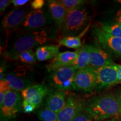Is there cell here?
Listing matches in <instances>:
<instances>
[{
	"label": "cell",
	"mask_w": 121,
	"mask_h": 121,
	"mask_svg": "<svg viewBox=\"0 0 121 121\" xmlns=\"http://www.w3.org/2000/svg\"><path fill=\"white\" fill-rule=\"evenodd\" d=\"M84 110L95 121L114 118L121 114L120 107L114 94H107L92 98L84 103Z\"/></svg>",
	"instance_id": "6da1fadb"
},
{
	"label": "cell",
	"mask_w": 121,
	"mask_h": 121,
	"mask_svg": "<svg viewBox=\"0 0 121 121\" xmlns=\"http://www.w3.org/2000/svg\"><path fill=\"white\" fill-rule=\"evenodd\" d=\"M47 33L44 30L30 31L20 35L14 43L4 53V57L10 60H16L20 54L37 47L41 46L49 40Z\"/></svg>",
	"instance_id": "7a4b0ae2"
},
{
	"label": "cell",
	"mask_w": 121,
	"mask_h": 121,
	"mask_svg": "<svg viewBox=\"0 0 121 121\" xmlns=\"http://www.w3.org/2000/svg\"><path fill=\"white\" fill-rule=\"evenodd\" d=\"M87 10L82 6L67 10V15L61 28L62 37L79 35L89 25Z\"/></svg>",
	"instance_id": "3957f363"
},
{
	"label": "cell",
	"mask_w": 121,
	"mask_h": 121,
	"mask_svg": "<svg viewBox=\"0 0 121 121\" xmlns=\"http://www.w3.org/2000/svg\"><path fill=\"white\" fill-rule=\"evenodd\" d=\"M53 19L49 12L45 10H32L29 12L22 25V29L25 32L40 31L53 22Z\"/></svg>",
	"instance_id": "277c9868"
},
{
	"label": "cell",
	"mask_w": 121,
	"mask_h": 121,
	"mask_svg": "<svg viewBox=\"0 0 121 121\" xmlns=\"http://www.w3.org/2000/svg\"><path fill=\"white\" fill-rule=\"evenodd\" d=\"M22 98L19 92L13 90L7 92L4 102L0 106L1 121H9L16 117L22 106Z\"/></svg>",
	"instance_id": "5b68a950"
},
{
	"label": "cell",
	"mask_w": 121,
	"mask_h": 121,
	"mask_svg": "<svg viewBox=\"0 0 121 121\" xmlns=\"http://www.w3.org/2000/svg\"><path fill=\"white\" fill-rule=\"evenodd\" d=\"M77 69L72 66L60 68L52 72L50 83L56 90L65 91L74 89L73 78Z\"/></svg>",
	"instance_id": "8992f818"
},
{
	"label": "cell",
	"mask_w": 121,
	"mask_h": 121,
	"mask_svg": "<svg viewBox=\"0 0 121 121\" xmlns=\"http://www.w3.org/2000/svg\"><path fill=\"white\" fill-rule=\"evenodd\" d=\"M119 65H106L94 69L96 76V90H102L117 84Z\"/></svg>",
	"instance_id": "52a82bcc"
},
{
	"label": "cell",
	"mask_w": 121,
	"mask_h": 121,
	"mask_svg": "<svg viewBox=\"0 0 121 121\" xmlns=\"http://www.w3.org/2000/svg\"><path fill=\"white\" fill-rule=\"evenodd\" d=\"M74 90L90 92L96 89L94 69L90 66L78 69L73 78Z\"/></svg>",
	"instance_id": "ba28073f"
},
{
	"label": "cell",
	"mask_w": 121,
	"mask_h": 121,
	"mask_svg": "<svg viewBox=\"0 0 121 121\" xmlns=\"http://www.w3.org/2000/svg\"><path fill=\"white\" fill-rule=\"evenodd\" d=\"M93 33L99 46L117 58H121V38L112 37L101 28L94 29Z\"/></svg>",
	"instance_id": "9c48e42d"
},
{
	"label": "cell",
	"mask_w": 121,
	"mask_h": 121,
	"mask_svg": "<svg viewBox=\"0 0 121 121\" xmlns=\"http://www.w3.org/2000/svg\"><path fill=\"white\" fill-rule=\"evenodd\" d=\"M28 12L24 8H16L10 11L2 20V26L6 34L20 28L23 24Z\"/></svg>",
	"instance_id": "30bf717a"
},
{
	"label": "cell",
	"mask_w": 121,
	"mask_h": 121,
	"mask_svg": "<svg viewBox=\"0 0 121 121\" xmlns=\"http://www.w3.org/2000/svg\"><path fill=\"white\" fill-rule=\"evenodd\" d=\"M88 47L90 53L89 66L96 69L114 63L109 53L99 45H88Z\"/></svg>",
	"instance_id": "8fae6325"
},
{
	"label": "cell",
	"mask_w": 121,
	"mask_h": 121,
	"mask_svg": "<svg viewBox=\"0 0 121 121\" xmlns=\"http://www.w3.org/2000/svg\"><path fill=\"white\" fill-rule=\"evenodd\" d=\"M84 108V103L74 96L69 95L62 109L57 113L58 121H72L80 110Z\"/></svg>",
	"instance_id": "7c38bea8"
},
{
	"label": "cell",
	"mask_w": 121,
	"mask_h": 121,
	"mask_svg": "<svg viewBox=\"0 0 121 121\" xmlns=\"http://www.w3.org/2000/svg\"><path fill=\"white\" fill-rule=\"evenodd\" d=\"M48 89L46 86L43 84L33 85L25 90H22L21 95L23 99L38 108L41 105L44 98L48 93Z\"/></svg>",
	"instance_id": "4fadbf2b"
},
{
	"label": "cell",
	"mask_w": 121,
	"mask_h": 121,
	"mask_svg": "<svg viewBox=\"0 0 121 121\" xmlns=\"http://www.w3.org/2000/svg\"><path fill=\"white\" fill-rule=\"evenodd\" d=\"M78 56V51L60 52L47 66L48 72H53L60 68L71 66Z\"/></svg>",
	"instance_id": "5bb4252c"
},
{
	"label": "cell",
	"mask_w": 121,
	"mask_h": 121,
	"mask_svg": "<svg viewBox=\"0 0 121 121\" xmlns=\"http://www.w3.org/2000/svg\"><path fill=\"white\" fill-rule=\"evenodd\" d=\"M66 93L65 91L56 90L48 95L45 100L44 108L58 113L66 105Z\"/></svg>",
	"instance_id": "9a60e30c"
},
{
	"label": "cell",
	"mask_w": 121,
	"mask_h": 121,
	"mask_svg": "<svg viewBox=\"0 0 121 121\" xmlns=\"http://www.w3.org/2000/svg\"><path fill=\"white\" fill-rule=\"evenodd\" d=\"M48 9L53 20L57 28L61 29L67 15V10L62 4L59 0L48 1Z\"/></svg>",
	"instance_id": "2e32d148"
},
{
	"label": "cell",
	"mask_w": 121,
	"mask_h": 121,
	"mask_svg": "<svg viewBox=\"0 0 121 121\" xmlns=\"http://www.w3.org/2000/svg\"><path fill=\"white\" fill-rule=\"evenodd\" d=\"M60 45H47L38 47L35 51V56L40 62L53 60L60 53Z\"/></svg>",
	"instance_id": "e0dca14e"
},
{
	"label": "cell",
	"mask_w": 121,
	"mask_h": 121,
	"mask_svg": "<svg viewBox=\"0 0 121 121\" xmlns=\"http://www.w3.org/2000/svg\"><path fill=\"white\" fill-rule=\"evenodd\" d=\"M90 26V23L87 25V26L81 32L79 35L76 36H69V37H62L59 40V45H63L66 47L72 49H79L82 47L81 43V38L84 37V35L88 31Z\"/></svg>",
	"instance_id": "ac0fdd59"
},
{
	"label": "cell",
	"mask_w": 121,
	"mask_h": 121,
	"mask_svg": "<svg viewBox=\"0 0 121 121\" xmlns=\"http://www.w3.org/2000/svg\"><path fill=\"white\" fill-rule=\"evenodd\" d=\"M4 78L8 81L11 90L17 92H22L32 85V82L30 80L20 78L13 73L7 74Z\"/></svg>",
	"instance_id": "d6986e66"
},
{
	"label": "cell",
	"mask_w": 121,
	"mask_h": 121,
	"mask_svg": "<svg viewBox=\"0 0 121 121\" xmlns=\"http://www.w3.org/2000/svg\"><path fill=\"white\" fill-rule=\"evenodd\" d=\"M78 57L71 65L75 67L77 70L89 66L90 63V53L88 45L82 46L78 49Z\"/></svg>",
	"instance_id": "ffe728a7"
},
{
	"label": "cell",
	"mask_w": 121,
	"mask_h": 121,
	"mask_svg": "<svg viewBox=\"0 0 121 121\" xmlns=\"http://www.w3.org/2000/svg\"><path fill=\"white\" fill-rule=\"evenodd\" d=\"M101 29L104 32L114 37L121 38V26L118 23L104 24Z\"/></svg>",
	"instance_id": "44dd1931"
},
{
	"label": "cell",
	"mask_w": 121,
	"mask_h": 121,
	"mask_svg": "<svg viewBox=\"0 0 121 121\" xmlns=\"http://www.w3.org/2000/svg\"><path fill=\"white\" fill-rule=\"evenodd\" d=\"M37 116L40 121H58L57 113L45 108L39 110Z\"/></svg>",
	"instance_id": "7402d4cb"
},
{
	"label": "cell",
	"mask_w": 121,
	"mask_h": 121,
	"mask_svg": "<svg viewBox=\"0 0 121 121\" xmlns=\"http://www.w3.org/2000/svg\"><path fill=\"white\" fill-rule=\"evenodd\" d=\"M17 60L27 64H34L36 62L37 59L33 49H30L17 56L16 60Z\"/></svg>",
	"instance_id": "603a6c76"
},
{
	"label": "cell",
	"mask_w": 121,
	"mask_h": 121,
	"mask_svg": "<svg viewBox=\"0 0 121 121\" xmlns=\"http://www.w3.org/2000/svg\"><path fill=\"white\" fill-rule=\"evenodd\" d=\"M60 2L67 10L82 6L86 2L83 0H59Z\"/></svg>",
	"instance_id": "cb8c5ba5"
},
{
	"label": "cell",
	"mask_w": 121,
	"mask_h": 121,
	"mask_svg": "<svg viewBox=\"0 0 121 121\" xmlns=\"http://www.w3.org/2000/svg\"><path fill=\"white\" fill-rule=\"evenodd\" d=\"M11 90L8 81L5 78L0 81V106L4 102L6 94L9 90Z\"/></svg>",
	"instance_id": "d4e9b609"
},
{
	"label": "cell",
	"mask_w": 121,
	"mask_h": 121,
	"mask_svg": "<svg viewBox=\"0 0 121 121\" xmlns=\"http://www.w3.org/2000/svg\"><path fill=\"white\" fill-rule=\"evenodd\" d=\"M93 118L90 114H88L85 110H84V108L80 110L77 113L75 117H74L73 120L72 121H94Z\"/></svg>",
	"instance_id": "484cf974"
},
{
	"label": "cell",
	"mask_w": 121,
	"mask_h": 121,
	"mask_svg": "<svg viewBox=\"0 0 121 121\" xmlns=\"http://www.w3.org/2000/svg\"><path fill=\"white\" fill-rule=\"evenodd\" d=\"M22 107L23 108L24 112L26 113H30L32 112L37 108L34 104H33L25 99H23V101H22Z\"/></svg>",
	"instance_id": "4316f807"
},
{
	"label": "cell",
	"mask_w": 121,
	"mask_h": 121,
	"mask_svg": "<svg viewBox=\"0 0 121 121\" xmlns=\"http://www.w3.org/2000/svg\"><path fill=\"white\" fill-rule=\"evenodd\" d=\"M45 4L44 0H34L31 3V6L34 10H42Z\"/></svg>",
	"instance_id": "83f0119b"
},
{
	"label": "cell",
	"mask_w": 121,
	"mask_h": 121,
	"mask_svg": "<svg viewBox=\"0 0 121 121\" xmlns=\"http://www.w3.org/2000/svg\"><path fill=\"white\" fill-rule=\"evenodd\" d=\"M13 4V0H1L0 1V11L2 13L10 4Z\"/></svg>",
	"instance_id": "f1b7e54d"
},
{
	"label": "cell",
	"mask_w": 121,
	"mask_h": 121,
	"mask_svg": "<svg viewBox=\"0 0 121 121\" xmlns=\"http://www.w3.org/2000/svg\"><path fill=\"white\" fill-rule=\"evenodd\" d=\"M29 2V0H13V4L15 7H19L24 6Z\"/></svg>",
	"instance_id": "f546056e"
},
{
	"label": "cell",
	"mask_w": 121,
	"mask_h": 121,
	"mask_svg": "<svg viewBox=\"0 0 121 121\" xmlns=\"http://www.w3.org/2000/svg\"><path fill=\"white\" fill-rule=\"evenodd\" d=\"M114 95H115V96H116V99L117 100L119 107H120L121 111V90H118L116 92V94Z\"/></svg>",
	"instance_id": "4dcf8cb0"
},
{
	"label": "cell",
	"mask_w": 121,
	"mask_h": 121,
	"mask_svg": "<svg viewBox=\"0 0 121 121\" xmlns=\"http://www.w3.org/2000/svg\"><path fill=\"white\" fill-rule=\"evenodd\" d=\"M115 20L117 23H121V9L116 13L115 15Z\"/></svg>",
	"instance_id": "1f68e13d"
},
{
	"label": "cell",
	"mask_w": 121,
	"mask_h": 121,
	"mask_svg": "<svg viewBox=\"0 0 121 121\" xmlns=\"http://www.w3.org/2000/svg\"><path fill=\"white\" fill-rule=\"evenodd\" d=\"M121 83V65H119L118 71V79L117 84Z\"/></svg>",
	"instance_id": "d6a6232c"
},
{
	"label": "cell",
	"mask_w": 121,
	"mask_h": 121,
	"mask_svg": "<svg viewBox=\"0 0 121 121\" xmlns=\"http://www.w3.org/2000/svg\"><path fill=\"white\" fill-rule=\"evenodd\" d=\"M106 121H119V119H118L117 118H114L109 119V120H107Z\"/></svg>",
	"instance_id": "836d02e7"
},
{
	"label": "cell",
	"mask_w": 121,
	"mask_h": 121,
	"mask_svg": "<svg viewBox=\"0 0 121 121\" xmlns=\"http://www.w3.org/2000/svg\"><path fill=\"white\" fill-rule=\"evenodd\" d=\"M115 2L119 3V4H121V0H117V1H115Z\"/></svg>",
	"instance_id": "e575fe53"
},
{
	"label": "cell",
	"mask_w": 121,
	"mask_h": 121,
	"mask_svg": "<svg viewBox=\"0 0 121 121\" xmlns=\"http://www.w3.org/2000/svg\"><path fill=\"white\" fill-rule=\"evenodd\" d=\"M119 121H121V114L120 115V116H119Z\"/></svg>",
	"instance_id": "d590c367"
},
{
	"label": "cell",
	"mask_w": 121,
	"mask_h": 121,
	"mask_svg": "<svg viewBox=\"0 0 121 121\" xmlns=\"http://www.w3.org/2000/svg\"><path fill=\"white\" fill-rule=\"evenodd\" d=\"M118 24H119V25H121V24H120V23H118Z\"/></svg>",
	"instance_id": "8d00e7d4"
}]
</instances>
